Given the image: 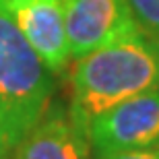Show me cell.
<instances>
[{
    "label": "cell",
    "instance_id": "cell-1",
    "mask_svg": "<svg viewBox=\"0 0 159 159\" xmlns=\"http://www.w3.org/2000/svg\"><path fill=\"white\" fill-rule=\"evenodd\" d=\"M72 116L87 124L116 103L159 91V39L139 25L68 68Z\"/></svg>",
    "mask_w": 159,
    "mask_h": 159
},
{
    "label": "cell",
    "instance_id": "cell-2",
    "mask_svg": "<svg viewBox=\"0 0 159 159\" xmlns=\"http://www.w3.org/2000/svg\"><path fill=\"white\" fill-rule=\"evenodd\" d=\"M56 77L0 6V118L19 139L54 101Z\"/></svg>",
    "mask_w": 159,
    "mask_h": 159
},
{
    "label": "cell",
    "instance_id": "cell-3",
    "mask_svg": "<svg viewBox=\"0 0 159 159\" xmlns=\"http://www.w3.org/2000/svg\"><path fill=\"white\" fill-rule=\"evenodd\" d=\"M87 134L95 155L159 147V91L101 112L87 124Z\"/></svg>",
    "mask_w": 159,
    "mask_h": 159
},
{
    "label": "cell",
    "instance_id": "cell-4",
    "mask_svg": "<svg viewBox=\"0 0 159 159\" xmlns=\"http://www.w3.org/2000/svg\"><path fill=\"white\" fill-rule=\"evenodd\" d=\"M25 39L37 52L54 77H62L72 64L64 23V0H0Z\"/></svg>",
    "mask_w": 159,
    "mask_h": 159
},
{
    "label": "cell",
    "instance_id": "cell-5",
    "mask_svg": "<svg viewBox=\"0 0 159 159\" xmlns=\"http://www.w3.org/2000/svg\"><path fill=\"white\" fill-rule=\"evenodd\" d=\"M87 128L66 101L54 99L43 116L12 147L8 159H91Z\"/></svg>",
    "mask_w": 159,
    "mask_h": 159
},
{
    "label": "cell",
    "instance_id": "cell-6",
    "mask_svg": "<svg viewBox=\"0 0 159 159\" xmlns=\"http://www.w3.org/2000/svg\"><path fill=\"white\" fill-rule=\"evenodd\" d=\"M64 23L72 60L136 27L128 0H64Z\"/></svg>",
    "mask_w": 159,
    "mask_h": 159
},
{
    "label": "cell",
    "instance_id": "cell-7",
    "mask_svg": "<svg viewBox=\"0 0 159 159\" xmlns=\"http://www.w3.org/2000/svg\"><path fill=\"white\" fill-rule=\"evenodd\" d=\"M136 25L159 39V0H128Z\"/></svg>",
    "mask_w": 159,
    "mask_h": 159
},
{
    "label": "cell",
    "instance_id": "cell-8",
    "mask_svg": "<svg viewBox=\"0 0 159 159\" xmlns=\"http://www.w3.org/2000/svg\"><path fill=\"white\" fill-rule=\"evenodd\" d=\"M95 159H159V147L128 149V151H110V153L95 155Z\"/></svg>",
    "mask_w": 159,
    "mask_h": 159
},
{
    "label": "cell",
    "instance_id": "cell-9",
    "mask_svg": "<svg viewBox=\"0 0 159 159\" xmlns=\"http://www.w3.org/2000/svg\"><path fill=\"white\" fill-rule=\"evenodd\" d=\"M15 145H17L15 134L11 132L8 124L0 118V159H8V155H11V151H12Z\"/></svg>",
    "mask_w": 159,
    "mask_h": 159
}]
</instances>
